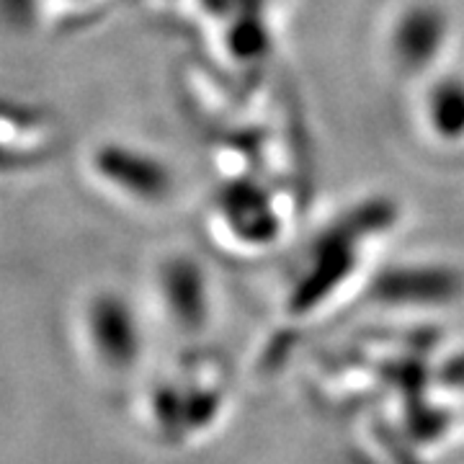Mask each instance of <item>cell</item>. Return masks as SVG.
Wrapping results in <instances>:
<instances>
[{
  "mask_svg": "<svg viewBox=\"0 0 464 464\" xmlns=\"http://www.w3.org/2000/svg\"><path fill=\"white\" fill-rule=\"evenodd\" d=\"M415 124L436 150H464V70L441 67L418 83L413 103Z\"/></svg>",
  "mask_w": 464,
  "mask_h": 464,
  "instance_id": "6",
  "label": "cell"
},
{
  "mask_svg": "<svg viewBox=\"0 0 464 464\" xmlns=\"http://www.w3.org/2000/svg\"><path fill=\"white\" fill-rule=\"evenodd\" d=\"M457 42V24L439 0H405L387 16L382 52L392 72L405 81H426L447 67Z\"/></svg>",
  "mask_w": 464,
  "mask_h": 464,
  "instance_id": "1",
  "label": "cell"
},
{
  "mask_svg": "<svg viewBox=\"0 0 464 464\" xmlns=\"http://www.w3.org/2000/svg\"><path fill=\"white\" fill-rule=\"evenodd\" d=\"M155 295L168 320L183 333L201 331L212 317V282L199 256L166 253L155 266Z\"/></svg>",
  "mask_w": 464,
  "mask_h": 464,
  "instance_id": "5",
  "label": "cell"
},
{
  "mask_svg": "<svg viewBox=\"0 0 464 464\" xmlns=\"http://www.w3.org/2000/svg\"><path fill=\"white\" fill-rule=\"evenodd\" d=\"M85 166L101 191L137 209L168 207L179 191V173L166 155L130 140H101Z\"/></svg>",
  "mask_w": 464,
  "mask_h": 464,
  "instance_id": "2",
  "label": "cell"
},
{
  "mask_svg": "<svg viewBox=\"0 0 464 464\" xmlns=\"http://www.w3.org/2000/svg\"><path fill=\"white\" fill-rule=\"evenodd\" d=\"M353 227V217L348 225L328 227L320 235V243L313 253H307V258H313V264L307 261V268L302 274V282L297 284L295 295L302 310H313L315 304L325 302V295H333L348 276H353V271L359 268L364 250H362V237L351 235Z\"/></svg>",
  "mask_w": 464,
  "mask_h": 464,
  "instance_id": "7",
  "label": "cell"
},
{
  "mask_svg": "<svg viewBox=\"0 0 464 464\" xmlns=\"http://www.w3.org/2000/svg\"><path fill=\"white\" fill-rule=\"evenodd\" d=\"M78 320L85 348L101 369L124 374L137 366L145 331L132 297L116 286H99L83 299Z\"/></svg>",
  "mask_w": 464,
  "mask_h": 464,
  "instance_id": "3",
  "label": "cell"
},
{
  "mask_svg": "<svg viewBox=\"0 0 464 464\" xmlns=\"http://www.w3.org/2000/svg\"><path fill=\"white\" fill-rule=\"evenodd\" d=\"M464 295V274L439 258H408L380 271L372 297L387 307H441Z\"/></svg>",
  "mask_w": 464,
  "mask_h": 464,
  "instance_id": "4",
  "label": "cell"
}]
</instances>
